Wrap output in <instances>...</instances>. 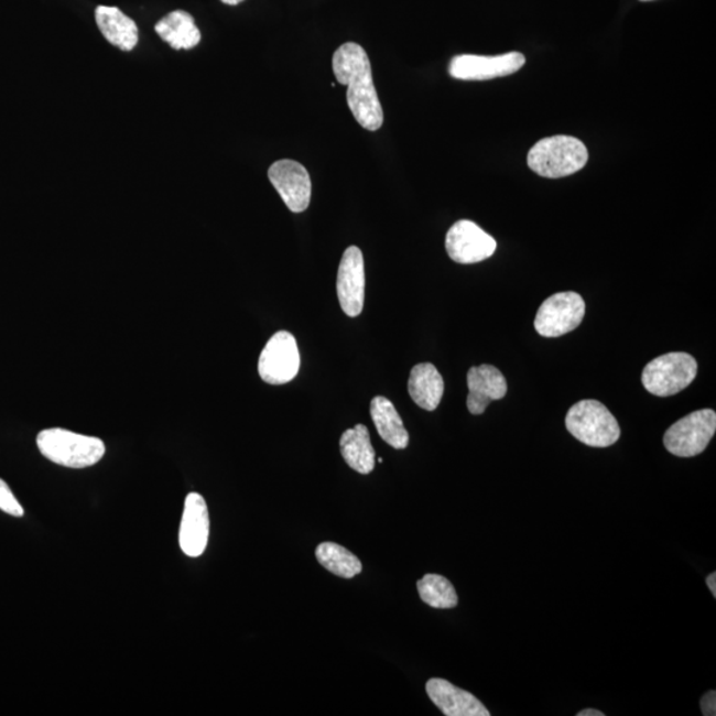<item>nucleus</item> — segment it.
<instances>
[{
	"label": "nucleus",
	"instance_id": "412c9836",
	"mask_svg": "<svg viewBox=\"0 0 716 716\" xmlns=\"http://www.w3.org/2000/svg\"><path fill=\"white\" fill-rule=\"evenodd\" d=\"M316 558L325 569L343 578H351L361 573L362 564L357 556L336 543H322L316 549Z\"/></svg>",
	"mask_w": 716,
	"mask_h": 716
},
{
	"label": "nucleus",
	"instance_id": "2eb2a0df",
	"mask_svg": "<svg viewBox=\"0 0 716 716\" xmlns=\"http://www.w3.org/2000/svg\"><path fill=\"white\" fill-rule=\"evenodd\" d=\"M426 692L434 705L447 716H490V712L477 696L446 680H430L426 683Z\"/></svg>",
	"mask_w": 716,
	"mask_h": 716
},
{
	"label": "nucleus",
	"instance_id": "f257e3e1",
	"mask_svg": "<svg viewBox=\"0 0 716 716\" xmlns=\"http://www.w3.org/2000/svg\"><path fill=\"white\" fill-rule=\"evenodd\" d=\"M332 65L336 80L348 87V107L356 121L370 132L379 130L383 112L366 50L356 43H345L335 52Z\"/></svg>",
	"mask_w": 716,
	"mask_h": 716
},
{
	"label": "nucleus",
	"instance_id": "f8f14e48",
	"mask_svg": "<svg viewBox=\"0 0 716 716\" xmlns=\"http://www.w3.org/2000/svg\"><path fill=\"white\" fill-rule=\"evenodd\" d=\"M269 178L292 213L307 210L312 195L307 169L296 161H278L269 169Z\"/></svg>",
	"mask_w": 716,
	"mask_h": 716
},
{
	"label": "nucleus",
	"instance_id": "6e6552de",
	"mask_svg": "<svg viewBox=\"0 0 716 716\" xmlns=\"http://www.w3.org/2000/svg\"><path fill=\"white\" fill-rule=\"evenodd\" d=\"M585 302L576 292H558L540 305L535 329L543 337H560L575 330L584 321Z\"/></svg>",
	"mask_w": 716,
	"mask_h": 716
},
{
	"label": "nucleus",
	"instance_id": "f03ea898",
	"mask_svg": "<svg viewBox=\"0 0 716 716\" xmlns=\"http://www.w3.org/2000/svg\"><path fill=\"white\" fill-rule=\"evenodd\" d=\"M36 444L44 458L69 468L95 466L107 451L100 438L61 427L43 430L37 435Z\"/></svg>",
	"mask_w": 716,
	"mask_h": 716
},
{
	"label": "nucleus",
	"instance_id": "5701e85b",
	"mask_svg": "<svg viewBox=\"0 0 716 716\" xmlns=\"http://www.w3.org/2000/svg\"><path fill=\"white\" fill-rule=\"evenodd\" d=\"M0 511L15 518H22L24 516L22 505L19 503L15 495L12 493L11 488L3 479H0Z\"/></svg>",
	"mask_w": 716,
	"mask_h": 716
},
{
	"label": "nucleus",
	"instance_id": "cd10ccee",
	"mask_svg": "<svg viewBox=\"0 0 716 716\" xmlns=\"http://www.w3.org/2000/svg\"><path fill=\"white\" fill-rule=\"evenodd\" d=\"M642 2H649V0H642Z\"/></svg>",
	"mask_w": 716,
	"mask_h": 716
},
{
	"label": "nucleus",
	"instance_id": "a211bd4d",
	"mask_svg": "<svg viewBox=\"0 0 716 716\" xmlns=\"http://www.w3.org/2000/svg\"><path fill=\"white\" fill-rule=\"evenodd\" d=\"M340 451L345 462L355 471L368 475L375 470L376 452L366 425H356L341 435Z\"/></svg>",
	"mask_w": 716,
	"mask_h": 716
},
{
	"label": "nucleus",
	"instance_id": "6ab92c4d",
	"mask_svg": "<svg viewBox=\"0 0 716 716\" xmlns=\"http://www.w3.org/2000/svg\"><path fill=\"white\" fill-rule=\"evenodd\" d=\"M370 415L375 422L377 432L388 445L395 451H403L409 445V433L399 412L392 402L386 397H375L370 402Z\"/></svg>",
	"mask_w": 716,
	"mask_h": 716
},
{
	"label": "nucleus",
	"instance_id": "b1692460",
	"mask_svg": "<svg viewBox=\"0 0 716 716\" xmlns=\"http://www.w3.org/2000/svg\"><path fill=\"white\" fill-rule=\"evenodd\" d=\"M701 709L702 714L706 716H715L716 715V693L714 692H708L703 696L701 699Z\"/></svg>",
	"mask_w": 716,
	"mask_h": 716
},
{
	"label": "nucleus",
	"instance_id": "a878e982",
	"mask_svg": "<svg viewBox=\"0 0 716 716\" xmlns=\"http://www.w3.org/2000/svg\"><path fill=\"white\" fill-rule=\"evenodd\" d=\"M604 715L605 714L603 712H598V709H594V708L583 709V712L577 714V716H604Z\"/></svg>",
	"mask_w": 716,
	"mask_h": 716
},
{
	"label": "nucleus",
	"instance_id": "4be33fe9",
	"mask_svg": "<svg viewBox=\"0 0 716 716\" xmlns=\"http://www.w3.org/2000/svg\"><path fill=\"white\" fill-rule=\"evenodd\" d=\"M421 600L432 608L452 609L458 605L457 592L446 577L426 575L416 584Z\"/></svg>",
	"mask_w": 716,
	"mask_h": 716
},
{
	"label": "nucleus",
	"instance_id": "f3484780",
	"mask_svg": "<svg viewBox=\"0 0 716 716\" xmlns=\"http://www.w3.org/2000/svg\"><path fill=\"white\" fill-rule=\"evenodd\" d=\"M96 23L104 37L122 51H132L139 43L135 23L117 8L99 6L95 11Z\"/></svg>",
	"mask_w": 716,
	"mask_h": 716
},
{
	"label": "nucleus",
	"instance_id": "423d86ee",
	"mask_svg": "<svg viewBox=\"0 0 716 716\" xmlns=\"http://www.w3.org/2000/svg\"><path fill=\"white\" fill-rule=\"evenodd\" d=\"M716 432V414L712 409L696 410L669 427L663 437L666 451L675 457L692 458L706 451Z\"/></svg>",
	"mask_w": 716,
	"mask_h": 716
},
{
	"label": "nucleus",
	"instance_id": "7ed1b4c3",
	"mask_svg": "<svg viewBox=\"0 0 716 716\" xmlns=\"http://www.w3.org/2000/svg\"><path fill=\"white\" fill-rule=\"evenodd\" d=\"M588 149L572 135H553L535 143L527 158L532 172L544 178H563L587 165Z\"/></svg>",
	"mask_w": 716,
	"mask_h": 716
},
{
	"label": "nucleus",
	"instance_id": "9d476101",
	"mask_svg": "<svg viewBox=\"0 0 716 716\" xmlns=\"http://www.w3.org/2000/svg\"><path fill=\"white\" fill-rule=\"evenodd\" d=\"M497 240L471 220H458L446 236L448 257L459 264H474L491 258L497 251Z\"/></svg>",
	"mask_w": 716,
	"mask_h": 716
},
{
	"label": "nucleus",
	"instance_id": "1a4fd4ad",
	"mask_svg": "<svg viewBox=\"0 0 716 716\" xmlns=\"http://www.w3.org/2000/svg\"><path fill=\"white\" fill-rule=\"evenodd\" d=\"M524 64L525 57L520 52L499 56L460 55L448 65V74L457 80L484 82L517 74Z\"/></svg>",
	"mask_w": 716,
	"mask_h": 716
},
{
	"label": "nucleus",
	"instance_id": "aec40b11",
	"mask_svg": "<svg viewBox=\"0 0 716 716\" xmlns=\"http://www.w3.org/2000/svg\"><path fill=\"white\" fill-rule=\"evenodd\" d=\"M155 32L173 50H192L200 42V31L186 11H173L155 24Z\"/></svg>",
	"mask_w": 716,
	"mask_h": 716
},
{
	"label": "nucleus",
	"instance_id": "9b49d317",
	"mask_svg": "<svg viewBox=\"0 0 716 716\" xmlns=\"http://www.w3.org/2000/svg\"><path fill=\"white\" fill-rule=\"evenodd\" d=\"M337 296L345 315H361L366 302V264L358 247L345 250L337 272Z\"/></svg>",
	"mask_w": 716,
	"mask_h": 716
},
{
	"label": "nucleus",
	"instance_id": "4468645a",
	"mask_svg": "<svg viewBox=\"0 0 716 716\" xmlns=\"http://www.w3.org/2000/svg\"><path fill=\"white\" fill-rule=\"evenodd\" d=\"M467 387V409L474 415L484 414L492 401L505 399L509 389L503 373L492 366L468 370Z\"/></svg>",
	"mask_w": 716,
	"mask_h": 716
},
{
	"label": "nucleus",
	"instance_id": "39448f33",
	"mask_svg": "<svg viewBox=\"0 0 716 716\" xmlns=\"http://www.w3.org/2000/svg\"><path fill=\"white\" fill-rule=\"evenodd\" d=\"M698 362L685 351H672L654 358L644 367L642 383L657 397L679 394L695 380Z\"/></svg>",
	"mask_w": 716,
	"mask_h": 716
},
{
	"label": "nucleus",
	"instance_id": "dca6fc26",
	"mask_svg": "<svg viewBox=\"0 0 716 716\" xmlns=\"http://www.w3.org/2000/svg\"><path fill=\"white\" fill-rule=\"evenodd\" d=\"M408 389L416 405L427 412H434L445 393L444 377L433 364H419L410 372Z\"/></svg>",
	"mask_w": 716,
	"mask_h": 716
},
{
	"label": "nucleus",
	"instance_id": "20e7f679",
	"mask_svg": "<svg viewBox=\"0 0 716 716\" xmlns=\"http://www.w3.org/2000/svg\"><path fill=\"white\" fill-rule=\"evenodd\" d=\"M566 430L590 447H609L620 440L621 428L615 415L600 401L575 403L565 416Z\"/></svg>",
	"mask_w": 716,
	"mask_h": 716
},
{
	"label": "nucleus",
	"instance_id": "ddd939ff",
	"mask_svg": "<svg viewBox=\"0 0 716 716\" xmlns=\"http://www.w3.org/2000/svg\"><path fill=\"white\" fill-rule=\"evenodd\" d=\"M210 535V518L207 505L197 492L185 499L184 516L180 527V545L188 557H199L205 552Z\"/></svg>",
	"mask_w": 716,
	"mask_h": 716
},
{
	"label": "nucleus",
	"instance_id": "393cba45",
	"mask_svg": "<svg viewBox=\"0 0 716 716\" xmlns=\"http://www.w3.org/2000/svg\"><path fill=\"white\" fill-rule=\"evenodd\" d=\"M707 587L709 590H712L713 596L716 597V573L715 572L707 577Z\"/></svg>",
	"mask_w": 716,
	"mask_h": 716
},
{
	"label": "nucleus",
	"instance_id": "0eeeda50",
	"mask_svg": "<svg viewBox=\"0 0 716 716\" xmlns=\"http://www.w3.org/2000/svg\"><path fill=\"white\" fill-rule=\"evenodd\" d=\"M301 369L296 338L290 332L273 335L260 354L258 372L270 386H284L295 379Z\"/></svg>",
	"mask_w": 716,
	"mask_h": 716
},
{
	"label": "nucleus",
	"instance_id": "bb28decb",
	"mask_svg": "<svg viewBox=\"0 0 716 716\" xmlns=\"http://www.w3.org/2000/svg\"><path fill=\"white\" fill-rule=\"evenodd\" d=\"M220 2L229 6H237L239 3H242L243 0H220Z\"/></svg>",
	"mask_w": 716,
	"mask_h": 716
}]
</instances>
